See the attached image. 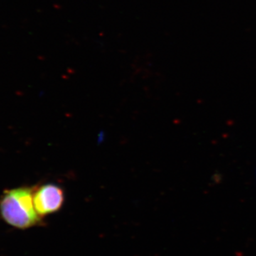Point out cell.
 Here are the masks:
<instances>
[{
	"mask_svg": "<svg viewBox=\"0 0 256 256\" xmlns=\"http://www.w3.org/2000/svg\"><path fill=\"white\" fill-rule=\"evenodd\" d=\"M34 190L20 188L6 190L0 200V213L6 223L28 228L41 222L34 204Z\"/></svg>",
	"mask_w": 256,
	"mask_h": 256,
	"instance_id": "cell-1",
	"label": "cell"
},
{
	"mask_svg": "<svg viewBox=\"0 0 256 256\" xmlns=\"http://www.w3.org/2000/svg\"><path fill=\"white\" fill-rule=\"evenodd\" d=\"M34 204L40 216L62 210L65 196L63 188L54 184H46L34 190Z\"/></svg>",
	"mask_w": 256,
	"mask_h": 256,
	"instance_id": "cell-2",
	"label": "cell"
}]
</instances>
